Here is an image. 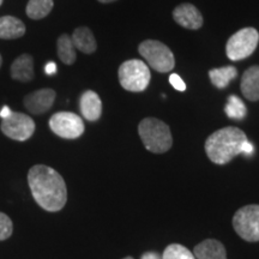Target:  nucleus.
<instances>
[{"label": "nucleus", "mask_w": 259, "mask_h": 259, "mask_svg": "<svg viewBox=\"0 0 259 259\" xmlns=\"http://www.w3.org/2000/svg\"><path fill=\"white\" fill-rule=\"evenodd\" d=\"M28 184L35 202L46 211H59L67 202L66 184L53 168L45 164L31 167L28 171Z\"/></svg>", "instance_id": "nucleus-1"}, {"label": "nucleus", "mask_w": 259, "mask_h": 259, "mask_svg": "<svg viewBox=\"0 0 259 259\" xmlns=\"http://www.w3.org/2000/svg\"><path fill=\"white\" fill-rule=\"evenodd\" d=\"M246 142L247 137L242 130L228 126L209 136L205 142V151L213 163L226 164L242 154Z\"/></svg>", "instance_id": "nucleus-2"}, {"label": "nucleus", "mask_w": 259, "mask_h": 259, "mask_svg": "<svg viewBox=\"0 0 259 259\" xmlns=\"http://www.w3.org/2000/svg\"><path fill=\"white\" fill-rule=\"evenodd\" d=\"M138 134L147 150L154 154H163L173 144L169 126L156 118H145L139 122Z\"/></svg>", "instance_id": "nucleus-3"}, {"label": "nucleus", "mask_w": 259, "mask_h": 259, "mask_svg": "<svg viewBox=\"0 0 259 259\" xmlns=\"http://www.w3.org/2000/svg\"><path fill=\"white\" fill-rule=\"evenodd\" d=\"M119 82L125 90L141 93L148 88L150 82V70L142 60L131 59L120 65L118 71Z\"/></svg>", "instance_id": "nucleus-4"}, {"label": "nucleus", "mask_w": 259, "mask_h": 259, "mask_svg": "<svg viewBox=\"0 0 259 259\" xmlns=\"http://www.w3.org/2000/svg\"><path fill=\"white\" fill-rule=\"evenodd\" d=\"M138 52L147 60L149 66L153 67L157 72H169L176 66V58L173 52L160 41H143L139 45Z\"/></svg>", "instance_id": "nucleus-5"}, {"label": "nucleus", "mask_w": 259, "mask_h": 259, "mask_svg": "<svg viewBox=\"0 0 259 259\" xmlns=\"http://www.w3.org/2000/svg\"><path fill=\"white\" fill-rule=\"evenodd\" d=\"M259 32L254 28H244L229 37L226 46L227 57L233 61L246 59L255 51Z\"/></svg>", "instance_id": "nucleus-6"}, {"label": "nucleus", "mask_w": 259, "mask_h": 259, "mask_svg": "<svg viewBox=\"0 0 259 259\" xmlns=\"http://www.w3.org/2000/svg\"><path fill=\"white\" fill-rule=\"evenodd\" d=\"M236 234L246 241H259V205L252 204L239 209L233 218Z\"/></svg>", "instance_id": "nucleus-7"}, {"label": "nucleus", "mask_w": 259, "mask_h": 259, "mask_svg": "<svg viewBox=\"0 0 259 259\" xmlns=\"http://www.w3.org/2000/svg\"><path fill=\"white\" fill-rule=\"evenodd\" d=\"M0 128L6 137L14 141L24 142L34 135L35 122L24 113L12 112L9 116L3 119Z\"/></svg>", "instance_id": "nucleus-8"}, {"label": "nucleus", "mask_w": 259, "mask_h": 259, "mask_svg": "<svg viewBox=\"0 0 259 259\" xmlns=\"http://www.w3.org/2000/svg\"><path fill=\"white\" fill-rule=\"evenodd\" d=\"M50 127L57 136L65 139H76L84 134L82 118L71 112H59L52 115Z\"/></svg>", "instance_id": "nucleus-9"}, {"label": "nucleus", "mask_w": 259, "mask_h": 259, "mask_svg": "<svg viewBox=\"0 0 259 259\" xmlns=\"http://www.w3.org/2000/svg\"><path fill=\"white\" fill-rule=\"evenodd\" d=\"M57 93L53 89H40L24 97V106L31 114H44L50 111L56 101Z\"/></svg>", "instance_id": "nucleus-10"}, {"label": "nucleus", "mask_w": 259, "mask_h": 259, "mask_svg": "<svg viewBox=\"0 0 259 259\" xmlns=\"http://www.w3.org/2000/svg\"><path fill=\"white\" fill-rule=\"evenodd\" d=\"M173 18L181 27L191 29V30H197L203 25L202 14L192 4H181L177 6L173 11Z\"/></svg>", "instance_id": "nucleus-11"}, {"label": "nucleus", "mask_w": 259, "mask_h": 259, "mask_svg": "<svg viewBox=\"0 0 259 259\" xmlns=\"http://www.w3.org/2000/svg\"><path fill=\"white\" fill-rule=\"evenodd\" d=\"M79 108L82 115L87 120L96 121L102 114V102L95 92L88 90L83 93L79 100Z\"/></svg>", "instance_id": "nucleus-12"}, {"label": "nucleus", "mask_w": 259, "mask_h": 259, "mask_svg": "<svg viewBox=\"0 0 259 259\" xmlns=\"http://www.w3.org/2000/svg\"><path fill=\"white\" fill-rule=\"evenodd\" d=\"M241 93L248 101H258L259 100V66L254 65L247 69L242 74Z\"/></svg>", "instance_id": "nucleus-13"}, {"label": "nucleus", "mask_w": 259, "mask_h": 259, "mask_svg": "<svg viewBox=\"0 0 259 259\" xmlns=\"http://www.w3.org/2000/svg\"><path fill=\"white\" fill-rule=\"evenodd\" d=\"M193 254L197 259H227L225 246L215 239H206L197 245Z\"/></svg>", "instance_id": "nucleus-14"}, {"label": "nucleus", "mask_w": 259, "mask_h": 259, "mask_svg": "<svg viewBox=\"0 0 259 259\" xmlns=\"http://www.w3.org/2000/svg\"><path fill=\"white\" fill-rule=\"evenodd\" d=\"M11 77L19 82L34 78V59L30 54H22L11 65Z\"/></svg>", "instance_id": "nucleus-15"}, {"label": "nucleus", "mask_w": 259, "mask_h": 259, "mask_svg": "<svg viewBox=\"0 0 259 259\" xmlns=\"http://www.w3.org/2000/svg\"><path fill=\"white\" fill-rule=\"evenodd\" d=\"M25 34V25L21 19L14 16L0 17V38L3 40H15Z\"/></svg>", "instance_id": "nucleus-16"}, {"label": "nucleus", "mask_w": 259, "mask_h": 259, "mask_svg": "<svg viewBox=\"0 0 259 259\" xmlns=\"http://www.w3.org/2000/svg\"><path fill=\"white\" fill-rule=\"evenodd\" d=\"M71 40L73 42L74 48L85 54H92L97 50L96 38L93 31L87 27L77 28L71 36Z\"/></svg>", "instance_id": "nucleus-17"}, {"label": "nucleus", "mask_w": 259, "mask_h": 259, "mask_svg": "<svg viewBox=\"0 0 259 259\" xmlns=\"http://www.w3.org/2000/svg\"><path fill=\"white\" fill-rule=\"evenodd\" d=\"M236 74H238V70L234 66H223L209 71L210 80L219 89H225L229 82L235 78Z\"/></svg>", "instance_id": "nucleus-18"}, {"label": "nucleus", "mask_w": 259, "mask_h": 259, "mask_svg": "<svg viewBox=\"0 0 259 259\" xmlns=\"http://www.w3.org/2000/svg\"><path fill=\"white\" fill-rule=\"evenodd\" d=\"M57 52L59 59L66 65H72L77 59L76 48L73 46V42L71 40V36L66 34H63L58 38Z\"/></svg>", "instance_id": "nucleus-19"}, {"label": "nucleus", "mask_w": 259, "mask_h": 259, "mask_svg": "<svg viewBox=\"0 0 259 259\" xmlns=\"http://www.w3.org/2000/svg\"><path fill=\"white\" fill-rule=\"evenodd\" d=\"M53 5V0H29L25 12L29 18L42 19L50 15Z\"/></svg>", "instance_id": "nucleus-20"}, {"label": "nucleus", "mask_w": 259, "mask_h": 259, "mask_svg": "<svg viewBox=\"0 0 259 259\" xmlns=\"http://www.w3.org/2000/svg\"><path fill=\"white\" fill-rule=\"evenodd\" d=\"M226 114L229 116L231 119H244L246 115V107L244 105V102L239 99L238 96L235 95H231L228 97V102L226 105Z\"/></svg>", "instance_id": "nucleus-21"}, {"label": "nucleus", "mask_w": 259, "mask_h": 259, "mask_svg": "<svg viewBox=\"0 0 259 259\" xmlns=\"http://www.w3.org/2000/svg\"><path fill=\"white\" fill-rule=\"evenodd\" d=\"M162 259H194V254L185 246L171 244L166 247Z\"/></svg>", "instance_id": "nucleus-22"}, {"label": "nucleus", "mask_w": 259, "mask_h": 259, "mask_svg": "<svg viewBox=\"0 0 259 259\" xmlns=\"http://www.w3.org/2000/svg\"><path fill=\"white\" fill-rule=\"evenodd\" d=\"M14 225L11 219L4 212H0V241H4L12 235Z\"/></svg>", "instance_id": "nucleus-23"}, {"label": "nucleus", "mask_w": 259, "mask_h": 259, "mask_svg": "<svg viewBox=\"0 0 259 259\" xmlns=\"http://www.w3.org/2000/svg\"><path fill=\"white\" fill-rule=\"evenodd\" d=\"M169 82H170L171 85H173V88L179 90V92H185V90H186V84L183 79L180 78L179 74H177V73L170 74Z\"/></svg>", "instance_id": "nucleus-24"}, {"label": "nucleus", "mask_w": 259, "mask_h": 259, "mask_svg": "<svg viewBox=\"0 0 259 259\" xmlns=\"http://www.w3.org/2000/svg\"><path fill=\"white\" fill-rule=\"evenodd\" d=\"M45 71H46L47 74L52 76V74H54L57 72V65L54 63H48L46 65V69H45Z\"/></svg>", "instance_id": "nucleus-25"}, {"label": "nucleus", "mask_w": 259, "mask_h": 259, "mask_svg": "<svg viewBox=\"0 0 259 259\" xmlns=\"http://www.w3.org/2000/svg\"><path fill=\"white\" fill-rule=\"evenodd\" d=\"M141 259H162V257L160 254L155 253V252H147L142 255Z\"/></svg>", "instance_id": "nucleus-26"}, {"label": "nucleus", "mask_w": 259, "mask_h": 259, "mask_svg": "<svg viewBox=\"0 0 259 259\" xmlns=\"http://www.w3.org/2000/svg\"><path fill=\"white\" fill-rule=\"evenodd\" d=\"M252 151H253V145H252L250 142H246V143L244 144V147H242V153L245 154H251Z\"/></svg>", "instance_id": "nucleus-27"}, {"label": "nucleus", "mask_w": 259, "mask_h": 259, "mask_svg": "<svg viewBox=\"0 0 259 259\" xmlns=\"http://www.w3.org/2000/svg\"><path fill=\"white\" fill-rule=\"evenodd\" d=\"M11 113H12L11 109H10L8 106H5L4 108L2 109V112H0V118H2V119H5L6 116H9L10 114H11Z\"/></svg>", "instance_id": "nucleus-28"}, {"label": "nucleus", "mask_w": 259, "mask_h": 259, "mask_svg": "<svg viewBox=\"0 0 259 259\" xmlns=\"http://www.w3.org/2000/svg\"><path fill=\"white\" fill-rule=\"evenodd\" d=\"M100 3H102V4H109V3H114L116 0H99Z\"/></svg>", "instance_id": "nucleus-29"}, {"label": "nucleus", "mask_w": 259, "mask_h": 259, "mask_svg": "<svg viewBox=\"0 0 259 259\" xmlns=\"http://www.w3.org/2000/svg\"><path fill=\"white\" fill-rule=\"evenodd\" d=\"M2 64H3V58H2V54H0V67H2Z\"/></svg>", "instance_id": "nucleus-30"}, {"label": "nucleus", "mask_w": 259, "mask_h": 259, "mask_svg": "<svg viewBox=\"0 0 259 259\" xmlns=\"http://www.w3.org/2000/svg\"><path fill=\"white\" fill-rule=\"evenodd\" d=\"M124 259H134L132 257H126V258H124Z\"/></svg>", "instance_id": "nucleus-31"}, {"label": "nucleus", "mask_w": 259, "mask_h": 259, "mask_svg": "<svg viewBox=\"0 0 259 259\" xmlns=\"http://www.w3.org/2000/svg\"><path fill=\"white\" fill-rule=\"evenodd\" d=\"M3 2H4V0H0V6H2V4H3Z\"/></svg>", "instance_id": "nucleus-32"}]
</instances>
